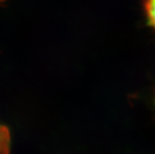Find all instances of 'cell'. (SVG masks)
Here are the masks:
<instances>
[{
	"instance_id": "obj_1",
	"label": "cell",
	"mask_w": 155,
	"mask_h": 154,
	"mask_svg": "<svg viewBox=\"0 0 155 154\" xmlns=\"http://www.w3.org/2000/svg\"><path fill=\"white\" fill-rule=\"evenodd\" d=\"M144 9L149 23L155 30V0H145Z\"/></svg>"
}]
</instances>
